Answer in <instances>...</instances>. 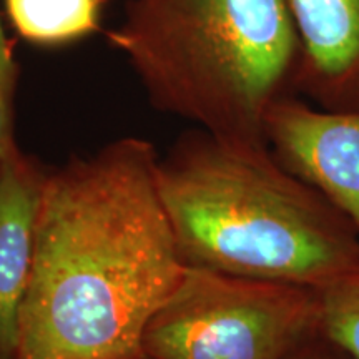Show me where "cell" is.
I'll use <instances>...</instances> for the list:
<instances>
[{
  "label": "cell",
  "instance_id": "cell-1",
  "mask_svg": "<svg viewBox=\"0 0 359 359\" xmlns=\"http://www.w3.org/2000/svg\"><path fill=\"white\" fill-rule=\"evenodd\" d=\"M151 143L116 140L45 177L17 359H142L178 288V255Z\"/></svg>",
  "mask_w": 359,
  "mask_h": 359
},
{
  "label": "cell",
  "instance_id": "cell-2",
  "mask_svg": "<svg viewBox=\"0 0 359 359\" xmlns=\"http://www.w3.org/2000/svg\"><path fill=\"white\" fill-rule=\"evenodd\" d=\"M156 187L187 268L320 290L359 266V235L268 143L201 130L156 165Z\"/></svg>",
  "mask_w": 359,
  "mask_h": 359
},
{
  "label": "cell",
  "instance_id": "cell-3",
  "mask_svg": "<svg viewBox=\"0 0 359 359\" xmlns=\"http://www.w3.org/2000/svg\"><path fill=\"white\" fill-rule=\"evenodd\" d=\"M109 42L155 109L250 143L299 50L288 0H127Z\"/></svg>",
  "mask_w": 359,
  "mask_h": 359
},
{
  "label": "cell",
  "instance_id": "cell-4",
  "mask_svg": "<svg viewBox=\"0 0 359 359\" xmlns=\"http://www.w3.org/2000/svg\"><path fill=\"white\" fill-rule=\"evenodd\" d=\"M318 327L316 290L187 268L142 346L150 359H286Z\"/></svg>",
  "mask_w": 359,
  "mask_h": 359
},
{
  "label": "cell",
  "instance_id": "cell-5",
  "mask_svg": "<svg viewBox=\"0 0 359 359\" xmlns=\"http://www.w3.org/2000/svg\"><path fill=\"white\" fill-rule=\"evenodd\" d=\"M276 158L349 219L359 235V110L321 111L278 98L264 116Z\"/></svg>",
  "mask_w": 359,
  "mask_h": 359
},
{
  "label": "cell",
  "instance_id": "cell-6",
  "mask_svg": "<svg viewBox=\"0 0 359 359\" xmlns=\"http://www.w3.org/2000/svg\"><path fill=\"white\" fill-rule=\"evenodd\" d=\"M45 177L12 145L0 161V359H17Z\"/></svg>",
  "mask_w": 359,
  "mask_h": 359
},
{
  "label": "cell",
  "instance_id": "cell-7",
  "mask_svg": "<svg viewBox=\"0 0 359 359\" xmlns=\"http://www.w3.org/2000/svg\"><path fill=\"white\" fill-rule=\"evenodd\" d=\"M288 4L303 50V79L325 102L359 109V0Z\"/></svg>",
  "mask_w": 359,
  "mask_h": 359
},
{
  "label": "cell",
  "instance_id": "cell-8",
  "mask_svg": "<svg viewBox=\"0 0 359 359\" xmlns=\"http://www.w3.org/2000/svg\"><path fill=\"white\" fill-rule=\"evenodd\" d=\"M105 0H4L17 35L35 45H65L100 32Z\"/></svg>",
  "mask_w": 359,
  "mask_h": 359
},
{
  "label": "cell",
  "instance_id": "cell-9",
  "mask_svg": "<svg viewBox=\"0 0 359 359\" xmlns=\"http://www.w3.org/2000/svg\"><path fill=\"white\" fill-rule=\"evenodd\" d=\"M316 291L318 333L348 358L359 359V266Z\"/></svg>",
  "mask_w": 359,
  "mask_h": 359
},
{
  "label": "cell",
  "instance_id": "cell-10",
  "mask_svg": "<svg viewBox=\"0 0 359 359\" xmlns=\"http://www.w3.org/2000/svg\"><path fill=\"white\" fill-rule=\"evenodd\" d=\"M19 65L13 55L12 40L8 39L0 12V161L12 145L13 140V97H15Z\"/></svg>",
  "mask_w": 359,
  "mask_h": 359
},
{
  "label": "cell",
  "instance_id": "cell-11",
  "mask_svg": "<svg viewBox=\"0 0 359 359\" xmlns=\"http://www.w3.org/2000/svg\"><path fill=\"white\" fill-rule=\"evenodd\" d=\"M286 359H341L331 351H323V349H313V348H304L302 344L299 348H296L293 353L290 354Z\"/></svg>",
  "mask_w": 359,
  "mask_h": 359
}]
</instances>
